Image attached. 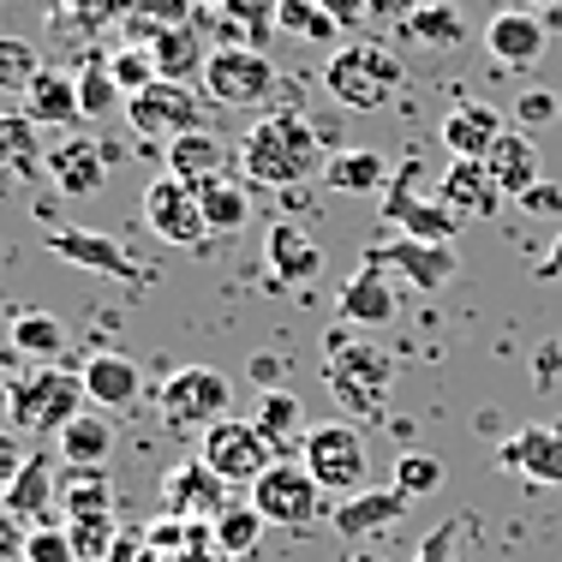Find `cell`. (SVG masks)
<instances>
[{"instance_id": "35", "label": "cell", "mask_w": 562, "mask_h": 562, "mask_svg": "<svg viewBox=\"0 0 562 562\" xmlns=\"http://www.w3.org/2000/svg\"><path fill=\"white\" fill-rule=\"evenodd\" d=\"M198 204H204L210 234H239V227L251 222V192H246V180H227V173H216V180L198 186Z\"/></svg>"}, {"instance_id": "41", "label": "cell", "mask_w": 562, "mask_h": 562, "mask_svg": "<svg viewBox=\"0 0 562 562\" xmlns=\"http://www.w3.org/2000/svg\"><path fill=\"white\" fill-rule=\"evenodd\" d=\"M109 72H114V85H120V97H144V90L162 78V66H156V55L150 48H114L109 55Z\"/></svg>"}, {"instance_id": "43", "label": "cell", "mask_w": 562, "mask_h": 562, "mask_svg": "<svg viewBox=\"0 0 562 562\" xmlns=\"http://www.w3.org/2000/svg\"><path fill=\"white\" fill-rule=\"evenodd\" d=\"M78 102H85V120H102L120 102V85H114V72H109V60H85L78 66Z\"/></svg>"}, {"instance_id": "16", "label": "cell", "mask_w": 562, "mask_h": 562, "mask_svg": "<svg viewBox=\"0 0 562 562\" xmlns=\"http://www.w3.org/2000/svg\"><path fill=\"white\" fill-rule=\"evenodd\" d=\"M78 378H85V395H90V407H138L144 401V371H138V359L132 353H120V347H102V353H90L85 366H78Z\"/></svg>"}, {"instance_id": "13", "label": "cell", "mask_w": 562, "mask_h": 562, "mask_svg": "<svg viewBox=\"0 0 562 562\" xmlns=\"http://www.w3.org/2000/svg\"><path fill=\"white\" fill-rule=\"evenodd\" d=\"M126 120H132L138 138H180V132H198L204 97H198L192 85H180V78H156L144 97L126 102Z\"/></svg>"}, {"instance_id": "24", "label": "cell", "mask_w": 562, "mask_h": 562, "mask_svg": "<svg viewBox=\"0 0 562 562\" xmlns=\"http://www.w3.org/2000/svg\"><path fill=\"white\" fill-rule=\"evenodd\" d=\"M60 503V473H55V454L48 449H31V461L19 467V479H12V491L0 497V508H12V515L24 520V527H43L48 508Z\"/></svg>"}, {"instance_id": "42", "label": "cell", "mask_w": 562, "mask_h": 562, "mask_svg": "<svg viewBox=\"0 0 562 562\" xmlns=\"http://www.w3.org/2000/svg\"><path fill=\"white\" fill-rule=\"evenodd\" d=\"M36 72H43V55H36L24 36H0V90L24 97V90L36 85Z\"/></svg>"}, {"instance_id": "23", "label": "cell", "mask_w": 562, "mask_h": 562, "mask_svg": "<svg viewBox=\"0 0 562 562\" xmlns=\"http://www.w3.org/2000/svg\"><path fill=\"white\" fill-rule=\"evenodd\" d=\"M263 258H270L276 288H305V281H317V270H324V251H317V239L300 222H276L270 239H263Z\"/></svg>"}, {"instance_id": "52", "label": "cell", "mask_w": 562, "mask_h": 562, "mask_svg": "<svg viewBox=\"0 0 562 562\" xmlns=\"http://www.w3.org/2000/svg\"><path fill=\"white\" fill-rule=\"evenodd\" d=\"M324 12L341 24V31H347V24H359V19H371V12H366V0H324Z\"/></svg>"}, {"instance_id": "33", "label": "cell", "mask_w": 562, "mask_h": 562, "mask_svg": "<svg viewBox=\"0 0 562 562\" xmlns=\"http://www.w3.org/2000/svg\"><path fill=\"white\" fill-rule=\"evenodd\" d=\"M324 180L336 186V192L366 198V192H390L395 168H390V156H378V150H336L324 168Z\"/></svg>"}, {"instance_id": "9", "label": "cell", "mask_w": 562, "mask_h": 562, "mask_svg": "<svg viewBox=\"0 0 562 562\" xmlns=\"http://www.w3.org/2000/svg\"><path fill=\"white\" fill-rule=\"evenodd\" d=\"M198 454H204V467L216 479H227V485H258V479L281 461V454L270 449V437H263L251 419H234V413L210 425L204 443H198Z\"/></svg>"}, {"instance_id": "59", "label": "cell", "mask_w": 562, "mask_h": 562, "mask_svg": "<svg viewBox=\"0 0 562 562\" xmlns=\"http://www.w3.org/2000/svg\"><path fill=\"white\" fill-rule=\"evenodd\" d=\"M276 7H281V0H276Z\"/></svg>"}, {"instance_id": "50", "label": "cell", "mask_w": 562, "mask_h": 562, "mask_svg": "<svg viewBox=\"0 0 562 562\" xmlns=\"http://www.w3.org/2000/svg\"><path fill=\"white\" fill-rule=\"evenodd\" d=\"M419 7H425V0H366L371 24H395V31H401V24H407Z\"/></svg>"}, {"instance_id": "45", "label": "cell", "mask_w": 562, "mask_h": 562, "mask_svg": "<svg viewBox=\"0 0 562 562\" xmlns=\"http://www.w3.org/2000/svg\"><path fill=\"white\" fill-rule=\"evenodd\" d=\"M24 562H78V551H72V532H66V520H43V527H31Z\"/></svg>"}, {"instance_id": "53", "label": "cell", "mask_w": 562, "mask_h": 562, "mask_svg": "<svg viewBox=\"0 0 562 562\" xmlns=\"http://www.w3.org/2000/svg\"><path fill=\"white\" fill-rule=\"evenodd\" d=\"M539 276H544V281H562V234L551 239V251H544V263H539Z\"/></svg>"}, {"instance_id": "14", "label": "cell", "mask_w": 562, "mask_h": 562, "mask_svg": "<svg viewBox=\"0 0 562 562\" xmlns=\"http://www.w3.org/2000/svg\"><path fill=\"white\" fill-rule=\"evenodd\" d=\"M366 263H383V270L395 263V276H407L413 288H425V293H443L449 281H454V270H461L454 246H437V239H407V234H401L395 246H371Z\"/></svg>"}, {"instance_id": "2", "label": "cell", "mask_w": 562, "mask_h": 562, "mask_svg": "<svg viewBox=\"0 0 562 562\" xmlns=\"http://www.w3.org/2000/svg\"><path fill=\"white\" fill-rule=\"evenodd\" d=\"M390 383H395V353H383L378 341L341 336V329L324 341V390L336 395V407H347V419H383Z\"/></svg>"}, {"instance_id": "28", "label": "cell", "mask_w": 562, "mask_h": 562, "mask_svg": "<svg viewBox=\"0 0 562 562\" xmlns=\"http://www.w3.org/2000/svg\"><path fill=\"white\" fill-rule=\"evenodd\" d=\"M162 491H168V503L180 508V515H210V520H216L222 508L234 503V497H227V479L210 473L204 454H192V461H186L180 473H168V485H162Z\"/></svg>"}, {"instance_id": "56", "label": "cell", "mask_w": 562, "mask_h": 562, "mask_svg": "<svg viewBox=\"0 0 562 562\" xmlns=\"http://www.w3.org/2000/svg\"><path fill=\"white\" fill-rule=\"evenodd\" d=\"M353 562H383V557H371V551H359V557H353Z\"/></svg>"}, {"instance_id": "5", "label": "cell", "mask_w": 562, "mask_h": 562, "mask_svg": "<svg viewBox=\"0 0 562 562\" xmlns=\"http://www.w3.org/2000/svg\"><path fill=\"white\" fill-rule=\"evenodd\" d=\"M305 473L329 491V497H359L366 491V473H371V454H366V437L353 431L347 419H329V425H312L300 449Z\"/></svg>"}, {"instance_id": "19", "label": "cell", "mask_w": 562, "mask_h": 562, "mask_svg": "<svg viewBox=\"0 0 562 562\" xmlns=\"http://www.w3.org/2000/svg\"><path fill=\"white\" fill-rule=\"evenodd\" d=\"M48 173V150H43V126L31 114H0V198L19 192L24 180Z\"/></svg>"}, {"instance_id": "46", "label": "cell", "mask_w": 562, "mask_h": 562, "mask_svg": "<svg viewBox=\"0 0 562 562\" xmlns=\"http://www.w3.org/2000/svg\"><path fill=\"white\" fill-rule=\"evenodd\" d=\"M413 562H461V520H443V527L425 532V544Z\"/></svg>"}, {"instance_id": "8", "label": "cell", "mask_w": 562, "mask_h": 562, "mask_svg": "<svg viewBox=\"0 0 562 562\" xmlns=\"http://www.w3.org/2000/svg\"><path fill=\"white\" fill-rule=\"evenodd\" d=\"M156 407H162V419L173 431H210V425L227 419V407H234V383H227L216 366H180L162 383Z\"/></svg>"}, {"instance_id": "1", "label": "cell", "mask_w": 562, "mask_h": 562, "mask_svg": "<svg viewBox=\"0 0 562 562\" xmlns=\"http://www.w3.org/2000/svg\"><path fill=\"white\" fill-rule=\"evenodd\" d=\"M324 168H329L324 138H317L312 120L293 114V109H270L246 138H239V173H246L251 186L288 192V186L312 180V173H324Z\"/></svg>"}, {"instance_id": "11", "label": "cell", "mask_w": 562, "mask_h": 562, "mask_svg": "<svg viewBox=\"0 0 562 562\" xmlns=\"http://www.w3.org/2000/svg\"><path fill=\"white\" fill-rule=\"evenodd\" d=\"M138 210H144V222H150V234L168 239V246H180V251H198L210 239V222H204L198 192L186 180H173V173H156V180L144 186Z\"/></svg>"}, {"instance_id": "22", "label": "cell", "mask_w": 562, "mask_h": 562, "mask_svg": "<svg viewBox=\"0 0 562 562\" xmlns=\"http://www.w3.org/2000/svg\"><path fill=\"white\" fill-rule=\"evenodd\" d=\"M437 132H443V150L449 156H461V162H485L491 144L508 132V114H497L491 102H454Z\"/></svg>"}, {"instance_id": "25", "label": "cell", "mask_w": 562, "mask_h": 562, "mask_svg": "<svg viewBox=\"0 0 562 562\" xmlns=\"http://www.w3.org/2000/svg\"><path fill=\"white\" fill-rule=\"evenodd\" d=\"M413 508V497L401 485H383V491H359V497H347L329 508V520H336V532L341 539H371V532H383V527H395L401 515Z\"/></svg>"}, {"instance_id": "29", "label": "cell", "mask_w": 562, "mask_h": 562, "mask_svg": "<svg viewBox=\"0 0 562 562\" xmlns=\"http://www.w3.org/2000/svg\"><path fill=\"white\" fill-rule=\"evenodd\" d=\"M7 347L19 359H36V366H55L66 353V324L55 312H12L7 324Z\"/></svg>"}, {"instance_id": "6", "label": "cell", "mask_w": 562, "mask_h": 562, "mask_svg": "<svg viewBox=\"0 0 562 562\" xmlns=\"http://www.w3.org/2000/svg\"><path fill=\"white\" fill-rule=\"evenodd\" d=\"M198 78H204V97L222 102V109H258V102L276 97V66H270L263 48H251V43L210 48V60H204Z\"/></svg>"}, {"instance_id": "34", "label": "cell", "mask_w": 562, "mask_h": 562, "mask_svg": "<svg viewBox=\"0 0 562 562\" xmlns=\"http://www.w3.org/2000/svg\"><path fill=\"white\" fill-rule=\"evenodd\" d=\"M109 454H114L109 413H78V419L60 431V461L66 467H109Z\"/></svg>"}, {"instance_id": "48", "label": "cell", "mask_w": 562, "mask_h": 562, "mask_svg": "<svg viewBox=\"0 0 562 562\" xmlns=\"http://www.w3.org/2000/svg\"><path fill=\"white\" fill-rule=\"evenodd\" d=\"M31 461V454L19 449V437H12V425H0V497L12 491V479H19V467Z\"/></svg>"}, {"instance_id": "57", "label": "cell", "mask_w": 562, "mask_h": 562, "mask_svg": "<svg viewBox=\"0 0 562 562\" xmlns=\"http://www.w3.org/2000/svg\"><path fill=\"white\" fill-rule=\"evenodd\" d=\"M198 7H227V0H198Z\"/></svg>"}, {"instance_id": "10", "label": "cell", "mask_w": 562, "mask_h": 562, "mask_svg": "<svg viewBox=\"0 0 562 562\" xmlns=\"http://www.w3.org/2000/svg\"><path fill=\"white\" fill-rule=\"evenodd\" d=\"M383 222L407 239H437V246H454V234H461V216H454L443 198L419 192V162L395 168L390 192H383Z\"/></svg>"}, {"instance_id": "18", "label": "cell", "mask_w": 562, "mask_h": 562, "mask_svg": "<svg viewBox=\"0 0 562 562\" xmlns=\"http://www.w3.org/2000/svg\"><path fill=\"white\" fill-rule=\"evenodd\" d=\"M508 473H520L527 485H562V425H527L497 449Z\"/></svg>"}, {"instance_id": "21", "label": "cell", "mask_w": 562, "mask_h": 562, "mask_svg": "<svg viewBox=\"0 0 562 562\" xmlns=\"http://www.w3.org/2000/svg\"><path fill=\"white\" fill-rule=\"evenodd\" d=\"M109 162H114V150H102L97 138H60L55 150H48V180H55L66 198H90V192L109 186Z\"/></svg>"}, {"instance_id": "37", "label": "cell", "mask_w": 562, "mask_h": 562, "mask_svg": "<svg viewBox=\"0 0 562 562\" xmlns=\"http://www.w3.org/2000/svg\"><path fill=\"white\" fill-rule=\"evenodd\" d=\"M401 43L443 55V48H461V43H467V24H461V12H454V7H443V0H431V7H419L407 24H401Z\"/></svg>"}, {"instance_id": "54", "label": "cell", "mask_w": 562, "mask_h": 562, "mask_svg": "<svg viewBox=\"0 0 562 562\" xmlns=\"http://www.w3.org/2000/svg\"><path fill=\"white\" fill-rule=\"evenodd\" d=\"M12 359H19V353L7 347V353H0V401H7V383H12Z\"/></svg>"}, {"instance_id": "38", "label": "cell", "mask_w": 562, "mask_h": 562, "mask_svg": "<svg viewBox=\"0 0 562 562\" xmlns=\"http://www.w3.org/2000/svg\"><path fill=\"white\" fill-rule=\"evenodd\" d=\"M150 55H156V66H162V78H180V85H186V72H204V60H210L192 24H156Z\"/></svg>"}, {"instance_id": "20", "label": "cell", "mask_w": 562, "mask_h": 562, "mask_svg": "<svg viewBox=\"0 0 562 562\" xmlns=\"http://www.w3.org/2000/svg\"><path fill=\"white\" fill-rule=\"evenodd\" d=\"M437 198H443V204H449L461 222H491V216L503 210V186L491 180V168H485V162H461V156L443 168Z\"/></svg>"}, {"instance_id": "36", "label": "cell", "mask_w": 562, "mask_h": 562, "mask_svg": "<svg viewBox=\"0 0 562 562\" xmlns=\"http://www.w3.org/2000/svg\"><path fill=\"white\" fill-rule=\"evenodd\" d=\"M276 24H281L288 36H300V43H312V48H329V55L347 43V31L324 12V0H281V7H276Z\"/></svg>"}, {"instance_id": "58", "label": "cell", "mask_w": 562, "mask_h": 562, "mask_svg": "<svg viewBox=\"0 0 562 562\" xmlns=\"http://www.w3.org/2000/svg\"><path fill=\"white\" fill-rule=\"evenodd\" d=\"M497 7H515V0H497Z\"/></svg>"}, {"instance_id": "27", "label": "cell", "mask_w": 562, "mask_h": 562, "mask_svg": "<svg viewBox=\"0 0 562 562\" xmlns=\"http://www.w3.org/2000/svg\"><path fill=\"white\" fill-rule=\"evenodd\" d=\"M24 114L36 120V126H78L85 120V102H78V72H60V66H43L36 72V85L24 90Z\"/></svg>"}, {"instance_id": "32", "label": "cell", "mask_w": 562, "mask_h": 562, "mask_svg": "<svg viewBox=\"0 0 562 562\" xmlns=\"http://www.w3.org/2000/svg\"><path fill=\"white\" fill-rule=\"evenodd\" d=\"M60 508H66V520H97V515H114L109 467H66V473H60Z\"/></svg>"}, {"instance_id": "39", "label": "cell", "mask_w": 562, "mask_h": 562, "mask_svg": "<svg viewBox=\"0 0 562 562\" xmlns=\"http://www.w3.org/2000/svg\"><path fill=\"white\" fill-rule=\"evenodd\" d=\"M210 527H216V551H227L239 562V557H251L263 544V527H270V520L258 515V503H227Z\"/></svg>"}, {"instance_id": "4", "label": "cell", "mask_w": 562, "mask_h": 562, "mask_svg": "<svg viewBox=\"0 0 562 562\" xmlns=\"http://www.w3.org/2000/svg\"><path fill=\"white\" fill-rule=\"evenodd\" d=\"M401 78L407 72H401V60L383 43H341L336 55H329V66H324L329 97H336L347 114L390 109V102L401 97Z\"/></svg>"}, {"instance_id": "55", "label": "cell", "mask_w": 562, "mask_h": 562, "mask_svg": "<svg viewBox=\"0 0 562 562\" xmlns=\"http://www.w3.org/2000/svg\"><path fill=\"white\" fill-rule=\"evenodd\" d=\"M532 7H544V12H562V0H532Z\"/></svg>"}, {"instance_id": "31", "label": "cell", "mask_w": 562, "mask_h": 562, "mask_svg": "<svg viewBox=\"0 0 562 562\" xmlns=\"http://www.w3.org/2000/svg\"><path fill=\"white\" fill-rule=\"evenodd\" d=\"M222 138H216V132H204V126H198V132H180V138H168V173H173V180H186V186H192V192H198V186H204V180H216V173H222Z\"/></svg>"}, {"instance_id": "40", "label": "cell", "mask_w": 562, "mask_h": 562, "mask_svg": "<svg viewBox=\"0 0 562 562\" xmlns=\"http://www.w3.org/2000/svg\"><path fill=\"white\" fill-rule=\"evenodd\" d=\"M390 485H401L413 503L431 497V491H443V454H431V449H407V454H395V479H390Z\"/></svg>"}, {"instance_id": "44", "label": "cell", "mask_w": 562, "mask_h": 562, "mask_svg": "<svg viewBox=\"0 0 562 562\" xmlns=\"http://www.w3.org/2000/svg\"><path fill=\"white\" fill-rule=\"evenodd\" d=\"M66 532H72V551L78 562H109L120 532H114V515H97V520H66Z\"/></svg>"}, {"instance_id": "17", "label": "cell", "mask_w": 562, "mask_h": 562, "mask_svg": "<svg viewBox=\"0 0 562 562\" xmlns=\"http://www.w3.org/2000/svg\"><path fill=\"white\" fill-rule=\"evenodd\" d=\"M395 281L383 263H366L359 276H347L341 281V293H336V317L341 324H353V329H383V324H395Z\"/></svg>"}, {"instance_id": "12", "label": "cell", "mask_w": 562, "mask_h": 562, "mask_svg": "<svg viewBox=\"0 0 562 562\" xmlns=\"http://www.w3.org/2000/svg\"><path fill=\"white\" fill-rule=\"evenodd\" d=\"M43 246H48V258L72 263V270L126 281V288H144V281H150V270H144V263L132 258V251L120 246L114 234H90V227H55V234H48Z\"/></svg>"}, {"instance_id": "7", "label": "cell", "mask_w": 562, "mask_h": 562, "mask_svg": "<svg viewBox=\"0 0 562 562\" xmlns=\"http://www.w3.org/2000/svg\"><path fill=\"white\" fill-rule=\"evenodd\" d=\"M329 491L317 485L312 473H305V461H276L270 473L251 485V503H258V515L270 520V527H288V532H305L317 527V520L329 515Z\"/></svg>"}, {"instance_id": "15", "label": "cell", "mask_w": 562, "mask_h": 562, "mask_svg": "<svg viewBox=\"0 0 562 562\" xmlns=\"http://www.w3.org/2000/svg\"><path fill=\"white\" fill-rule=\"evenodd\" d=\"M544 43H551V31H544L539 12H527V7H503V12H491V24H485L491 60L508 66V72H527V66H539V60H544Z\"/></svg>"}, {"instance_id": "51", "label": "cell", "mask_w": 562, "mask_h": 562, "mask_svg": "<svg viewBox=\"0 0 562 562\" xmlns=\"http://www.w3.org/2000/svg\"><path fill=\"white\" fill-rule=\"evenodd\" d=\"M520 210H527V216H562V186H532L527 198H520Z\"/></svg>"}, {"instance_id": "3", "label": "cell", "mask_w": 562, "mask_h": 562, "mask_svg": "<svg viewBox=\"0 0 562 562\" xmlns=\"http://www.w3.org/2000/svg\"><path fill=\"white\" fill-rule=\"evenodd\" d=\"M85 407H90L85 378H78V371H60V366L12 371V383H7V419H12V431H24V437H60Z\"/></svg>"}, {"instance_id": "47", "label": "cell", "mask_w": 562, "mask_h": 562, "mask_svg": "<svg viewBox=\"0 0 562 562\" xmlns=\"http://www.w3.org/2000/svg\"><path fill=\"white\" fill-rule=\"evenodd\" d=\"M24 544H31V527L12 508H0V562H24Z\"/></svg>"}, {"instance_id": "30", "label": "cell", "mask_w": 562, "mask_h": 562, "mask_svg": "<svg viewBox=\"0 0 562 562\" xmlns=\"http://www.w3.org/2000/svg\"><path fill=\"white\" fill-rule=\"evenodd\" d=\"M251 425H258V431L270 437V449H276V454L305 449V437H312L300 395H288V390H270V395H263V401H258V413H251Z\"/></svg>"}, {"instance_id": "49", "label": "cell", "mask_w": 562, "mask_h": 562, "mask_svg": "<svg viewBox=\"0 0 562 562\" xmlns=\"http://www.w3.org/2000/svg\"><path fill=\"white\" fill-rule=\"evenodd\" d=\"M515 120H520V126H539V120H557V97H551V90H527V97L515 102Z\"/></svg>"}, {"instance_id": "26", "label": "cell", "mask_w": 562, "mask_h": 562, "mask_svg": "<svg viewBox=\"0 0 562 562\" xmlns=\"http://www.w3.org/2000/svg\"><path fill=\"white\" fill-rule=\"evenodd\" d=\"M485 168H491V180L503 186V198H527L532 186H544V156H539V144L527 138V132H515L508 126L497 144H491V156H485Z\"/></svg>"}]
</instances>
